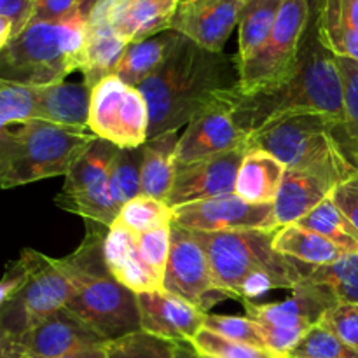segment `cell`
<instances>
[{"label": "cell", "mask_w": 358, "mask_h": 358, "mask_svg": "<svg viewBox=\"0 0 358 358\" xmlns=\"http://www.w3.org/2000/svg\"><path fill=\"white\" fill-rule=\"evenodd\" d=\"M240 80L236 58L182 38L156 73L138 86L149 107V138L175 131Z\"/></svg>", "instance_id": "obj_2"}, {"label": "cell", "mask_w": 358, "mask_h": 358, "mask_svg": "<svg viewBox=\"0 0 358 358\" xmlns=\"http://www.w3.org/2000/svg\"><path fill=\"white\" fill-rule=\"evenodd\" d=\"M34 13L35 0H0V16L13 23L14 37L31 23Z\"/></svg>", "instance_id": "obj_43"}, {"label": "cell", "mask_w": 358, "mask_h": 358, "mask_svg": "<svg viewBox=\"0 0 358 358\" xmlns=\"http://www.w3.org/2000/svg\"><path fill=\"white\" fill-rule=\"evenodd\" d=\"M313 0H283L271 35L261 51L238 65V90L243 94L271 90L285 83L296 70Z\"/></svg>", "instance_id": "obj_9"}, {"label": "cell", "mask_w": 358, "mask_h": 358, "mask_svg": "<svg viewBox=\"0 0 358 358\" xmlns=\"http://www.w3.org/2000/svg\"><path fill=\"white\" fill-rule=\"evenodd\" d=\"M21 358H23V357H21Z\"/></svg>", "instance_id": "obj_54"}, {"label": "cell", "mask_w": 358, "mask_h": 358, "mask_svg": "<svg viewBox=\"0 0 358 358\" xmlns=\"http://www.w3.org/2000/svg\"><path fill=\"white\" fill-rule=\"evenodd\" d=\"M23 278H24V271L20 259H17L16 262H10V264L7 266L6 275H3V278L0 280V311H2V308L6 306L7 301L16 294V290L20 289L21 283H23Z\"/></svg>", "instance_id": "obj_44"}, {"label": "cell", "mask_w": 358, "mask_h": 358, "mask_svg": "<svg viewBox=\"0 0 358 358\" xmlns=\"http://www.w3.org/2000/svg\"><path fill=\"white\" fill-rule=\"evenodd\" d=\"M348 352V346L334 332L324 324H317L304 332L289 358H343Z\"/></svg>", "instance_id": "obj_37"}, {"label": "cell", "mask_w": 358, "mask_h": 358, "mask_svg": "<svg viewBox=\"0 0 358 358\" xmlns=\"http://www.w3.org/2000/svg\"><path fill=\"white\" fill-rule=\"evenodd\" d=\"M180 0H129L115 24V31L128 44L145 41L170 30Z\"/></svg>", "instance_id": "obj_26"}, {"label": "cell", "mask_w": 358, "mask_h": 358, "mask_svg": "<svg viewBox=\"0 0 358 358\" xmlns=\"http://www.w3.org/2000/svg\"><path fill=\"white\" fill-rule=\"evenodd\" d=\"M79 9L91 13V7L84 0H35V13L31 21H59L69 17Z\"/></svg>", "instance_id": "obj_42"}, {"label": "cell", "mask_w": 358, "mask_h": 358, "mask_svg": "<svg viewBox=\"0 0 358 358\" xmlns=\"http://www.w3.org/2000/svg\"><path fill=\"white\" fill-rule=\"evenodd\" d=\"M247 150L248 145H245L194 163L178 164L173 187L166 198L168 205L177 208L201 199L234 194L238 171Z\"/></svg>", "instance_id": "obj_15"}, {"label": "cell", "mask_w": 358, "mask_h": 358, "mask_svg": "<svg viewBox=\"0 0 358 358\" xmlns=\"http://www.w3.org/2000/svg\"><path fill=\"white\" fill-rule=\"evenodd\" d=\"M275 248L297 264L311 269L332 264L348 254L341 247L329 241L327 238L304 229L297 224L280 227L275 236Z\"/></svg>", "instance_id": "obj_27"}, {"label": "cell", "mask_w": 358, "mask_h": 358, "mask_svg": "<svg viewBox=\"0 0 358 358\" xmlns=\"http://www.w3.org/2000/svg\"><path fill=\"white\" fill-rule=\"evenodd\" d=\"M108 358H175L177 343L136 331L107 343Z\"/></svg>", "instance_id": "obj_34"}, {"label": "cell", "mask_w": 358, "mask_h": 358, "mask_svg": "<svg viewBox=\"0 0 358 358\" xmlns=\"http://www.w3.org/2000/svg\"><path fill=\"white\" fill-rule=\"evenodd\" d=\"M318 35L332 55L358 62V31L346 23L338 0H320L318 3Z\"/></svg>", "instance_id": "obj_31"}, {"label": "cell", "mask_w": 358, "mask_h": 358, "mask_svg": "<svg viewBox=\"0 0 358 358\" xmlns=\"http://www.w3.org/2000/svg\"><path fill=\"white\" fill-rule=\"evenodd\" d=\"M20 262L24 271L23 283L0 311V324L16 338L34 322L63 310L76 294L77 285L70 255L52 259L24 248Z\"/></svg>", "instance_id": "obj_8"}, {"label": "cell", "mask_w": 358, "mask_h": 358, "mask_svg": "<svg viewBox=\"0 0 358 358\" xmlns=\"http://www.w3.org/2000/svg\"><path fill=\"white\" fill-rule=\"evenodd\" d=\"M203 329L212 331L222 338L231 339V341L245 343V345L257 346V348H266V343L262 339L261 329L255 322L248 317H231V315H205V325Z\"/></svg>", "instance_id": "obj_38"}, {"label": "cell", "mask_w": 358, "mask_h": 358, "mask_svg": "<svg viewBox=\"0 0 358 358\" xmlns=\"http://www.w3.org/2000/svg\"><path fill=\"white\" fill-rule=\"evenodd\" d=\"M283 0H243L240 10V51L236 63L254 58L275 28Z\"/></svg>", "instance_id": "obj_28"}, {"label": "cell", "mask_w": 358, "mask_h": 358, "mask_svg": "<svg viewBox=\"0 0 358 358\" xmlns=\"http://www.w3.org/2000/svg\"><path fill=\"white\" fill-rule=\"evenodd\" d=\"M37 87L35 117L66 128H87L91 87L84 83H56Z\"/></svg>", "instance_id": "obj_20"}, {"label": "cell", "mask_w": 358, "mask_h": 358, "mask_svg": "<svg viewBox=\"0 0 358 358\" xmlns=\"http://www.w3.org/2000/svg\"><path fill=\"white\" fill-rule=\"evenodd\" d=\"M198 358H199V357H198Z\"/></svg>", "instance_id": "obj_55"}, {"label": "cell", "mask_w": 358, "mask_h": 358, "mask_svg": "<svg viewBox=\"0 0 358 358\" xmlns=\"http://www.w3.org/2000/svg\"><path fill=\"white\" fill-rule=\"evenodd\" d=\"M17 338L0 324V358H21Z\"/></svg>", "instance_id": "obj_45"}, {"label": "cell", "mask_w": 358, "mask_h": 358, "mask_svg": "<svg viewBox=\"0 0 358 358\" xmlns=\"http://www.w3.org/2000/svg\"><path fill=\"white\" fill-rule=\"evenodd\" d=\"M140 331L173 343H192L205 325V311L189 301L166 292L136 296Z\"/></svg>", "instance_id": "obj_18"}, {"label": "cell", "mask_w": 358, "mask_h": 358, "mask_svg": "<svg viewBox=\"0 0 358 358\" xmlns=\"http://www.w3.org/2000/svg\"><path fill=\"white\" fill-rule=\"evenodd\" d=\"M17 345L23 358H59L107 341L63 308L24 329L17 336Z\"/></svg>", "instance_id": "obj_16"}, {"label": "cell", "mask_w": 358, "mask_h": 358, "mask_svg": "<svg viewBox=\"0 0 358 358\" xmlns=\"http://www.w3.org/2000/svg\"><path fill=\"white\" fill-rule=\"evenodd\" d=\"M59 358H108L107 357V345L90 346V348L77 350V352L66 353Z\"/></svg>", "instance_id": "obj_47"}, {"label": "cell", "mask_w": 358, "mask_h": 358, "mask_svg": "<svg viewBox=\"0 0 358 358\" xmlns=\"http://www.w3.org/2000/svg\"><path fill=\"white\" fill-rule=\"evenodd\" d=\"M192 348L198 355L213 357V358H280L269 350L257 348V346L245 345V343L231 341L222 338L212 331L201 329L194 339Z\"/></svg>", "instance_id": "obj_36"}, {"label": "cell", "mask_w": 358, "mask_h": 358, "mask_svg": "<svg viewBox=\"0 0 358 358\" xmlns=\"http://www.w3.org/2000/svg\"><path fill=\"white\" fill-rule=\"evenodd\" d=\"M173 217L175 208H171L164 199L140 194L122 205L117 220H121L135 234H143L170 227L173 224Z\"/></svg>", "instance_id": "obj_32"}, {"label": "cell", "mask_w": 358, "mask_h": 358, "mask_svg": "<svg viewBox=\"0 0 358 358\" xmlns=\"http://www.w3.org/2000/svg\"><path fill=\"white\" fill-rule=\"evenodd\" d=\"M331 198L358 233V171L346 180L339 182Z\"/></svg>", "instance_id": "obj_41"}, {"label": "cell", "mask_w": 358, "mask_h": 358, "mask_svg": "<svg viewBox=\"0 0 358 358\" xmlns=\"http://www.w3.org/2000/svg\"><path fill=\"white\" fill-rule=\"evenodd\" d=\"M285 170L271 154L248 149L238 171L234 194L254 205H275Z\"/></svg>", "instance_id": "obj_22"}, {"label": "cell", "mask_w": 358, "mask_h": 358, "mask_svg": "<svg viewBox=\"0 0 358 358\" xmlns=\"http://www.w3.org/2000/svg\"><path fill=\"white\" fill-rule=\"evenodd\" d=\"M334 187V182L320 175L287 168L278 196L275 199V215L278 226L285 227L299 222L315 206L329 198Z\"/></svg>", "instance_id": "obj_21"}, {"label": "cell", "mask_w": 358, "mask_h": 358, "mask_svg": "<svg viewBox=\"0 0 358 358\" xmlns=\"http://www.w3.org/2000/svg\"><path fill=\"white\" fill-rule=\"evenodd\" d=\"M178 131H166L143 143L142 194L156 199L170 196L177 175Z\"/></svg>", "instance_id": "obj_24"}, {"label": "cell", "mask_w": 358, "mask_h": 358, "mask_svg": "<svg viewBox=\"0 0 358 358\" xmlns=\"http://www.w3.org/2000/svg\"><path fill=\"white\" fill-rule=\"evenodd\" d=\"M180 2H189V0H180Z\"/></svg>", "instance_id": "obj_53"}, {"label": "cell", "mask_w": 358, "mask_h": 358, "mask_svg": "<svg viewBox=\"0 0 358 358\" xmlns=\"http://www.w3.org/2000/svg\"><path fill=\"white\" fill-rule=\"evenodd\" d=\"M175 358H198L191 343H177V357Z\"/></svg>", "instance_id": "obj_49"}, {"label": "cell", "mask_w": 358, "mask_h": 358, "mask_svg": "<svg viewBox=\"0 0 358 358\" xmlns=\"http://www.w3.org/2000/svg\"><path fill=\"white\" fill-rule=\"evenodd\" d=\"M318 3L320 0H313L299 62L292 76L271 90L252 94H243L238 90L234 117L248 136L266 122L297 112L325 114L346 124L343 83L336 56L322 44L318 35Z\"/></svg>", "instance_id": "obj_1"}, {"label": "cell", "mask_w": 358, "mask_h": 358, "mask_svg": "<svg viewBox=\"0 0 358 358\" xmlns=\"http://www.w3.org/2000/svg\"><path fill=\"white\" fill-rule=\"evenodd\" d=\"M173 224L199 233L280 227L276 222L275 205H254L236 194L177 206Z\"/></svg>", "instance_id": "obj_14"}, {"label": "cell", "mask_w": 358, "mask_h": 358, "mask_svg": "<svg viewBox=\"0 0 358 358\" xmlns=\"http://www.w3.org/2000/svg\"><path fill=\"white\" fill-rule=\"evenodd\" d=\"M171 248L164 273V290L208 313L219 301L229 299L213 282L208 255L192 231L171 224Z\"/></svg>", "instance_id": "obj_13"}, {"label": "cell", "mask_w": 358, "mask_h": 358, "mask_svg": "<svg viewBox=\"0 0 358 358\" xmlns=\"http://www.w3.org/2000/svg\"><path fill=\"white\" fill-rule=\"evenodd\" d=\"M87 38L80 52L79 72L84 83L93 90L105 77L115 76L119 62L124 55L128 42L122 41L115 28L112 27H90Z\"/></svg>", "instance_id": "obj_25"}, {"label": "cell", "mask_w": 358, "mask_h": 358, "mask_svg": "<svg viewBox=\"0 0 358 358\" xmlns=\"http://www.w3.org/2000/svg\"><path fill=\"white\" fill-rule=\"evenodd\" d=\"M343 358H358V352H355V350H352V348H350V352L346 353V355L343 357Z\"/></svg>", "instance_id": "obj_50"}, {"label": "cell", "mask_w": 358, "mask_h": 358, "mask_svg": "<svg viewBox=\"0 0 358 358\" xmlns=\"http://www.w3.org/2000/svg\"><path fill=\"white\" fill-rule=\"evenodd\" d=\"M297 226L327 238L329 241L341 247L348 254L358 252V233L353 229L348 219L343 215L341 210L336 206L331 196L325 198L318 206H315L306 217H303Z\"/></svg>", "instance_id": "obj_30"}, {"label": "cell", "mask_w": 358, "mask_h": 358, "mask_svg": "<svg viewBox=\"0 0 358 358\" xmlns=\"http://www.w3.org/2000/svg\"><path fill=\"white\" fill-rule=\"evenodd\" d=\"M14 37V30H13V23L6 17L0 16V51L13 41Z\"/></svg>", "instance_id": "obj_48"}, {"label": "cell", "mask_w": 358, "mask_h": 358, "mask_svg": "<svg viewBox=\"0 0 358 358\" xmlns=\"http://www.w3.org/2000/svg\"><path fill=\"white\" fill-rule=\"evenodd\" d=\"M37 87L0 77V129L35 117Z\"/></svg>", "instance_id": "obj_35"}, {"label": "cell", "mask_w": 358, "mask_h": 358, "mask_svg": "<svg viewBox=\"0 0 358 358\" xmlns=\"http://www.w3.org/2000/svg\"><path fill=\"white\" fill-rule=\"evenodd\" d=\"M94 140L90 128H66L42 119L6 126L0 129V189L65 177Z\"/></svg>", "instance_id": "obj_6"}, {"label": "cell", "mask_w": 358, "mask_h": 358, "mask_svg": "<svg viewBox=\"0 0 358 358\" xmlns=\"http://www.w3.org/2000/svg\"><path fill=\"white\" fill-rule=\"evenodd\" d=\"M142 159L143 145L115 150L110 163V185L121 206L142 194Z\"/></svg>", "instance_id": "obj_33"}, {"label": "cell", "mask_w": 358, "mask_h": 358, "mask_svg": "<svg viewBox=\"0 0 358 358\" xmlns=\"http://www.w3.org/2000/svg\"><path fill=\"white\" fill-rule=\"evenodd\" d=\"M182 38L184 37L177 31L166 30L154 35V37L145 38V41L131 42V44H128L121 62H119L115 76L122 83L138 87L140 84L145 83L152 73L159 70V66L166 62L168 56L180 44Z\"/></svg>", "instance_id": "obj_23"}, {"label": "cell", "mask_w": 358, "mask_h": 358, "mask_svg": "<svg viewBox=\"0 0 358 358\" xmlns=\"http://www.w3.org/2000/svg\"><path fill=\"white\" fill-rule=\"evenodd\" d=\"M338 2L346 23L358 31V0H338Z\"/></svg>", "instance_id": "obj_46"}, {"label": "cell", "mask_w": 358, "mask_h": 358, "mask_svg": "<svg viewBox=\"0 0 358 358\" xmlns=\"http://www.w3.org/2000/svg\"><path fill=\"white\" fill-rule=\"evenodd\" d=\"M170 227H163V229L138 234V248L140 252H142L143 259H145L147 264H149L154 271L159 273L163 278L164 273H166V264L171 248Z\"/></svg>", "instance_id": "obj_40"}, {"label": "cell", "mask_w": 358, "mask_h": 358, "mask_svg": "<svg viewBox=\"0 0 358 358\" xmlns=\"http://www.w3.org/2000/svg\"><path fill=\"white\" fill-rule=\"evenodd\" d=\"M87 128L119 149H136L149 140V107L138 87L108 76L91 90Z\"/></svg>", "instance_id": "obj_11"}, {"label": "cell", "mask_w": 358, "mask_h": 358, "mask_svg": "<svg viewBox=\"0 0 358 358\" xmlns=\"http://www.w3.org/2000/svg\"><path fill=\"white\" fill-rule=\"evenodd\" d=\"M236 93L238 84L224 91L189 121L187 128L178 138L177 166L247 145L248 133L234 117Z\"/></svg>", "instance_id": "obj_12"}, {"label": "cell", "mask_w": 358, "mask_h": 358, "mask_svg": "<svg viewBox=\"0 0 358 358\" xmlns=\"http://www.w3.org/2000/svg\"><path fill=\"white\" fill-rule=\"evenodd\" d=\"M341 124L317 112L287 114L252 133L247 145L271 154L289 170L320 175L338 185L358 171L339 140Z\"/></svg>", "instance_id": "obj_5"}, {"label": "cell", "mask_w": 358, "mask_h": 358, "mask_svg": "<svg viewBox=\"0 0 358 358\" xmlns=\"http://www.w3.org/2000/svg\"><path fill=\"white\" fill-rule=\"evenodd\" d=\"M278 229L192 231V234L208 255L217 289L229 299L252 301L269 290H292L311 271L276 250Z\"/></svg>", "instance_id": "obj_3"}, {"label": "cell", "mask_w": 358, "mask_h": 358, "mask_svg": "<svg viewBox=\"0 0 358 358\" xmlns=\"http://www.w3.org/2000/svg\"><path fill=\"white\" fill-rule=\"evenodd\" d=\"M94 2H96V0H84V3H86V6H90V7H91V9H93Z\"/></svg>", "instance_id": "obj_51"}, {"label": "cell", "mask_w": 358, "mask_h": 358, "mask_svg": "<svg viewBox=\"0 0 358 358\" xmlns=\"http://www.w3.org/2000/svg\"><path fill=\"white\" fill-rule=\"evenodd\" d=\"M243 0H189L180 2L170 30L199 48L222 52L231 31L240 21Z\"/></svg>", "instance_id": "obj_17"}, {"label": "cell", "mask_w": 358, "mask_h": 358, "mask_svg": "<svg viewBox=\"0 0 358 358\" xmlns=\"http://www.w3.org/2000/svg\"><path fill=\"white\" fill-rule=\"evenodd\" d=\"M90 10L59 21H31L0 51V77L24 86L63 83L79 70L87 38Z\"/></svg>", "instance_id": "obj_7"}, {"label": "cell", "mask_w": 358, "mask_h": 358, "mask_svg": "<svg viewBox=\"0 0 358 358\" xmlns=\"http://www.w3.org/2000/svg\"><path fill=\"white\" fill-rule=\"evenodd\" d=\"M199 358H213V357H205V355H198Z\"/></svg>", "instance_id": "obj_52"}, {"label": "cell", "mask_w": 358, "mask_h": 358, "mask_svg": "<svg viewBox=\"0 0 358 358\" xmlns=\"http://www.w3.org/2000/svg\"><path fill=\"white\" fill-rule=\"evenodd\" d=\"M304 278L313 283L331 303L358 304V252L345 254L332 264L313 268Z\"/></svg>", "instance_id": "obj_29"}, {"label": "cell", "mask_w": 358, "mask_h": 358, "mask_svg": "<svg viewBox=\"0 0 358 358\" xmlns=\"http://www.w3.org/2000/svg\"><path fill=\"white\" fill-rule=\"evenodd\" d=\"M320 324L334 332L348 348L358 352V304L341 303L327 311Z\"/></svg>", "instance_id": "obj_39"}, {"label": "cell", "mask_w": 358, "mask_h": 358, "mask_svg": "<svg viewBox=\"0 0 358 358\" xmlns=\"http://www.w3.org/2000/svg\"><path fill=\"white\" fill-rule=\"evenodd\" d=\"M117 149L110 142L94 140L65 175V184L55 198L56 206L110 227L122 208L110 185V163Z\"/></svg>", "instance_id": "obj_10"}, {"label": "cell", "mask_w": 358, "mask_h": 358, "mask_svg": "<svg viewBox=\"0 0 358 358\" xmlns=\"http://www.w3.org/2000/svg\"><path fill=\"white\" fill-rule=\"evenodd\" d=\"M103 261L107 271L133 294L163 292L164 278L154 271L138 248V234L115 220L107 231L103 243Z\"/></svg>", "instance_id": "obj_19"}, {"label": "cell", "mask_w": 358, "mask_h": 358, "mask_svg": "<svg viewBox=\"0 0 358 358\" xmlns=\"http://www.w3.org/2000/svg\"><path fill=\"white\" fill-rule=\"evenodd\" d=\"M108 227L86 220V236L70 259L77 276L76 294L66 310L105 341L140 331L136 294L107 271L103 243Z\"/></svg>", "instance_id": "obj_4"}]
</instances>
